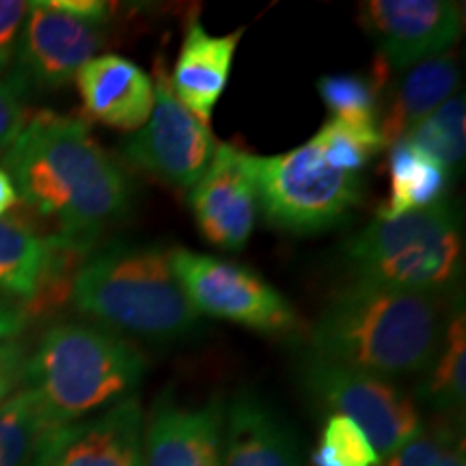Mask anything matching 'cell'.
Segmentation results:
<instances>
[{
    "instance_id": "obj_15",
    "label": "cell",
    "mask_w": 466,
    "mask_h": 466,
    "mask_svg": "<svg viewBox=\"0 0 466 466\" xmlns=\"http://www.w3.org/2000/svg\"><path fill=\"white\" fill-rule=\"evenodd\" d=\"M223 466H302L299 436L261 395L240 391L225 404Z\"/></svg>"
},
{
    "instance_id": "obj_16",
    "label": "cell",
    "mask_w": 466,
    "mask_h": 466,
    "mask_svg": "<svg viewBox=\"0 0 466 466\" xmlns=\"http://www.w3.org/2000/svg\"><path fill=\"white\" fill-rule=\"evenodd\" d=\"M76 86L86 115L115 130H141L154 108L151 76L119 55L93 56L76 74Z\"/></svg>"
},
{
    "instance_id": "obj_17",
    "label": "cell",
    "mask_w": 466,
    "mask_h": 466,
    "mask_svg": "<svg viewBox=\"0 0 466 466\" xmlns=\"http://www.w3.org/2000/svg\"><path fill=\"white\" fill-rule=\"evenodd\" d=\"M244 28L229 35H209L199 20H192L186 28V37L175 61L171 86L177 100L197 119L209 126L214 108L223 96L240 44Z\"/></svg>"
},
{
    "instance_id": "obj_18",
    "label": "cell",
    "mask_w": 466,
    "mask_h": 466,
    "mask_svg": "<svg viewBox=\"0 0 466 466\" xmlns=\"http://www.w3.org/2000/svg\"><path fill=\"white\" fill-rule=\"evenodd\" d=\"M460 83V69L453 56H436L410 67L395 89L387 113L378 119L384 147L406 141L428 115L442 106Z\"/></svg>"
},
{
    "instance_id": "obj_6",
    "label": "cell",
    "mask_w": 466,
    "mask_h": 466,
    "mask_svg": "<svg viewBox=\"0 0 466 466\" xmlns=\"http://www.w3.org/2000/svg\"><path fill=\"white\" fill-rule=\"evenodd\" d=\"M242 162L266 223L296 236L339 225L363 197L360 175L326 165L311 141L279 156L242 151Z\"/></svg>"
},
{
    "instance_id": "obj_2",
    "label": "cell",
    "mask_w": 466,
    "mask_h": 466,
    "mask_svg": "<svg viewBox=\"0 0 466 466\" xmlns=\"http://www.w3.org/2000/svg\"><path fill=\"white\" fill-rule=\"evenodd\" d=\"M445 326L442 296L352 283L319 313L309 354L387 380L423 376Z\"/></svg>"
},
{
    "instance_id": "obj_27",
    "label": "cell",
    "mask_w": 466,
    "mask_h": 466,
    "mask_svg": "<svg viewBox=\"0 0 466 466\" xmlns=\"http://www.w3.org/2000/svg\"><path fill=\"white\" fill-rule=\"evenodd\" d=\"M384 466H466L464 442L453 428L436 425L384 458Z\"/></svg>"
},
{
    "instance_id": "obj_22",
    "label": "cell",
    "mask_w": 466,
    "mask_h": 466,
    "mask_svg": "<svg viewBox=\"0 0 466 466\" xmlns=\"http://www.w3.org/2000/svg\"><path fill=\"white\" fill-rule=\"evenodd\" d=\"M52 430L42 401L22 384L0 404V466H31Z\"/></svg>"
},
{
    "instance_id": "obj_24",
    "label": "cell",
    "mask_w": 466,
    "mask_h": 466,
    "mask_svg": "<svg viewBox=\"0 0 466 466\" xmlns=\"http://www.w3.org/2000/svg\"><path fill=\"white\" fill-rule=\"evenodd\" d=\"M419 149L428 151L447 168L456 167L466 154V102L464 97H450L442 106L428 115L410 137L406 138Z\"/></svg>"
},
{
    "instance_id": "obj_1",
    "label": "cell",
    "mask_w": 466,
    "mask_h": 466,
    "mask_svg": "<svg viewBox=\"0 0 466 466\" xmlns=\"http://www.w3.org/2000/svg\"><path fill=\"white\" fill-rule=\"evenodd\" d=\"M3 165L20 199L56 225L55 236L80 247H96L102 231L130 209V177L72 116L35 115L5 151Z\"/></svg>"
},
{
    "instance_id": "obj_8",
    "label": "cell",
    "mask_w": 466,
    "mask_h": 466,
    "mask_svg": "<svg viewBox=\"0 0 466 466\" xmlns=\"http://www.w3.org/2000/svg\"><path fill=\"white\" fill-rule=\"evenodd\" d=\"M171 268L203 316H212L266 335H285L299 326L294 307L258 272L214 255L171 248Z\"/></svg>"
},
{
    "instance_id": "obj_4",
    "label": "cell",
    "mask_w": 466,
    "mask_h": 466,
    "mask_svg": "<svg viewBox=\"0 0 466 466\" xmlns=\"http://www.w3.org/2000/svg\"><path fill=\"white\" fill-rule=\"evenodd\" d=\"M145 371L147 360L132 341L102 326L61 322L46 330L26 360L25 387L56 430L130 398Z\"/></svg>"
},
{
    "instance_id": "obj_31",
    "label": "cell",
    "mask_w": 466,
    "mask_h": 466,
    "mask_svg": "<svg viewBox=\"0 0 466 466\" xmlns=\"http://www.w3.org/2000/svg\"><path fill=\"white\" fill-rule=\"evenodd\" d=\"M48 7L63 11V14L83 17V20L100 22L104 25L110 14V5L100 3V0H46Z\"/></svg>"
},
{
    "instance_id": "obj_11",
    "label": "cell",
    "mask_w": 466,
    "mask_h": 466,
    "mask_svg": "<svg viewBox=\"0 0 466 466\" xmlns=\"http://www.w3.org/2000/svg\"><path fill=\"white\" fill-rule=\"evenodd\" d=\"M102 26L100 22L52 9L46 0L28 3V15L17 46V72L11 80L25 93L28 86H66L100 50Z\"/></svg>"
},
{
    "instance_id": "obj_10",
    "label": "cell",
    "mask_w": 466,
    "mask_h": 466,
    "mask_svg": "<svg viewBox=\"0 0 466 466\" xmlns=\"http://www.w3.org/2000/svg\"><path fill=\"white\" fill-rule=\"evenodd\" d=\"M360 25L384 66L410 69L458 44L464 9L451 0H370L360 7Z\"/></svg>"
},
{
    "instance_id": "obj_3",
    "label": "cell",
    "mask_w": 466,
    "mask_h": 466,
    "mask_svg": "<svg viewBox=\"0 0 466 466\" xmlns=\"http://www.w3.org/2000/svg\"><path fill=\"white\" fill-rule=\"evenodd\" d=\"M69 299L85 316L156 343L182 341L201 326L162 244L115 242L93 250L76 272Z\"/></svg>"
},
{
    "instance_id": "obj_20",
    "label": "cell",
    "mask_w": 466,
    "mask_h": 466,
    "mask_svg": "<svg viewBox=\"0 0 466 466\" xmlns=\"http://www.w3.org/2000/svg\"><path fill=\"white\" fill-rule=\"evenodd\" d=\"M389 199L378 218H398L442 201L450 188V168L410 141L391 145L389 151Z\"/></svg>"
},
{
    "instance_id": "obj_33",
    "label": "cell",
    "mask_w": 466,
    "mask_h": 466,
    "mask_svg": "<svg viewBox=\"0 0 466 466\" xmlns=\"http://www.w3.org/2000/svg\"><path fill=\"white\" fill-rule=\"evenodd\" d=\"M17 203V190L14 186V179L5 168H0V218L9 212Z\"/></svg>"
},
{
    "instance_id": "obj_13",
    "label": "cell",
    "mask_w": 466,
    "mask_h": 466,
    "mask_svg": "<svg viewBox=\"0 0 466 466\" xmlns=\"http://www.w3.org/2000/svg\"><path fill=\"white\" fill-rule=\"evenodd\" d=\"M190 208L208 242L225 250H240L258 218V195L242 162V151L220 143L214 158L190 188Z\"/></svg>"
},
{
    "instance_id": "obj_30",
    "label": "cell",
    "mask_w": 466,
    "mask_h": 466,
    "mask_svg": "<svg viewBox=\"0 0 466 466\" xmlns=\"http://www.w3.org/2000/svg\"><path fill=\"white\" fill-rule=\"evenodd\" d=\"M26 357L17 343H0V404L25 384Z\"/></svg>"
},
{
    "instance_id": "obj_29",
    "label": "cell",
    "mask_w": 466,
    "mask_h": 466,
    "mask_svg": "<svg viewBox=\"0 0 466 466\" xmlns=\"http://www.w3.org/2000/svg\"><path fill=\"white\" fill-rule=\"evenodd\" d=\"M25 91L14 80H0V151H7L26 124Z\"/></svg>"
},
{
    "instance_id": "obj_7",
    "label": "cell",
    "mask_w": 466,
    "mask_h": 466,
    "mask_svg": "<svg viewBox=\"0 0 466 466\" xmlns=\"http://www.w3.org/2000/svg\"><path fill=\"white\" fill-rule=\"evenodd\" d=\"M300 374L307 393L319 406L352 419L371 441L378 456H391L425 430L415 400L387 378L309 352L302 359Z\"/></svg>"
},
{
    "instance_id": "obj_12",
    "label": "cell",
    "mask_w": 466,
    "mask_h": 466,
    "mask_svg": "<svg viewBox=\"0 0 466 466\" xmlns=\"http://www.w3.org/2000/svg\"><path fill=\"white\" fill-rule=\"evenodd\" d=\"M147 415L138 395L100 415L52 430L31 466H143Z\"/></svg>"
},
{
    "instance_id": "obj_25",
    "label": "cell",
    "mask_w": 466,
    "mask_h": 466,
    "mask_svg": "<svg viewBox=\"0 0 466 466\" xmlns=\"http://www.w3.org/2000/svg\"><path fill=\"white\" fill-rule=\"evenodd\" d=\"M311 143L316 145L326 165L350 175H360L371 156L384 147L378 130H357L335 119L324 124Z\"/></svg>"
},
{
    "instance_id": "obj_14",
    "label": "cell",
    "mask_w": 466,
    "mask_h": 466,
    "mask_svg": "<svg viewBox=\"0 0 466 466\" xmlns=\"http://www.w3.org/2000/svg\"><path fill=\"white\" fill-rule=\"evenodd\" d=\"M220 398L184 406L162 398L145 423L143 466H223Z\"/></svg>"
},
{
    "instance_id": "obj_28",
    "label": "cell",
    "mask_w": 466,
    "mask_h": 466,
    "mask_svg": "<svg viewBox=\"0 0 466 466\" xmlns=\"http://www.w3.org/2000/svg\"><path fill=\"white\" fill-rule=\"evenodd\" d=\"M26 15L28 3L25 0H0V74L17 56V46H20Z\"/></svg>"
},
{
    "instance_id": "obj_9",
    "label": "cell",
    "mask_w": 466,
    "mask_h": 466,
    "mask_svg": "<svg viewBox=\"0 0 466 466\" xmlns=\"http://www.w3.org/2000/svg\"><path fill=\"white\" fill-rule=\"evenodd\" d=\"M154 108L141 130L121 145L127 165L177 190H190L214 158L218 143L175 96L162 58L154 63Z\"/></svg>"
},
{
    "instance_id": "obj_32",
    "label": "cell",
    "mask_w": 466,
    "mask_h": 466,
    "mask_svg": "<svg viewBox=\"0 0 466 466\" xmlns=\"http://www.w3.org/2000/svg\"><path fill=\"white\" fill-rule=\"evenodd\" d=\"M26 324L28 316L25 307L0 296V339H14L25 330Z\"/></svg>"
},
{
    "instance_id": "obj_26",
    "label": "cell",
    "mask_w": 466,
    "mask_h": 466,
    "mask_svg": "<svg viewBox=\"0 0 466 466\" xmlns=\"http://www.w3.org/2000/svg\"><path fill=\"white\" fill-rule=\"evenodd\" d=\"M313 466H378L380 456L352 419L330 412L322 441L313 451Z\"/></svg>"
},
{
    "instance_id": "obj_5",
    "label": "cell",
    "mask_w": 466,
    "mask_h": 466,
    "mask_svg": "<svg viewBox=\"0 0 466 466\" xmlns=\"http://www.w3.org/2000/svg\"><path fill=\"white\" fill-rule=\"evenodd\" d=\"M354 283L445 296L462 275L464 236L451 203L376 218L343 248Z\"/></svg>"
},
{
    "instance_id": "obj_19",
    "label": "cell",
    "mask_w": 466,
    "mask_h": 466,
    "mask_svg": "<svg viewBox=\"0 0 466 466\" xmlns=\"http://www.w3.org/2000/svg\"><path fill=\"white\" fill-rule=\"evenodd\" d=\"M58 238L39 236L20 218H0V294L31 300L52 275Z\"/></svg>"
},
{
    "instance_id": "obj_21",
    "label": "cell",
    "mask_w": 466,
    "mask_h": 466,
    "mask_svg": "<svg viewBox=\"0 0 466 466\" xmlns=\"http://www.w3.org/2000/svg\"><path fill=\"white\" fill-rule=\"evenodd\" d=\"M419 398L434 410L456 415L466 400V318L464 307L453 305L447 318L439 352L423 374Z\"/></svg>"
},
{
    "instance_id": "obj_23",
    "label": "cell",
    "mask_w": 466,
    "mask_h": 466,
    "mask_svg": "<svg viewBox=\"0 0 466 466\" xmlns=\"http://www.w3.org/2000/svg\"><path fill=\"white\" fill-rule=\"evenodd\" d=\"M380 85L382 76L365 78L357 74H333L318 80V91L335 121L357 130H378Z\"/></svg>"
}]
</instances>
